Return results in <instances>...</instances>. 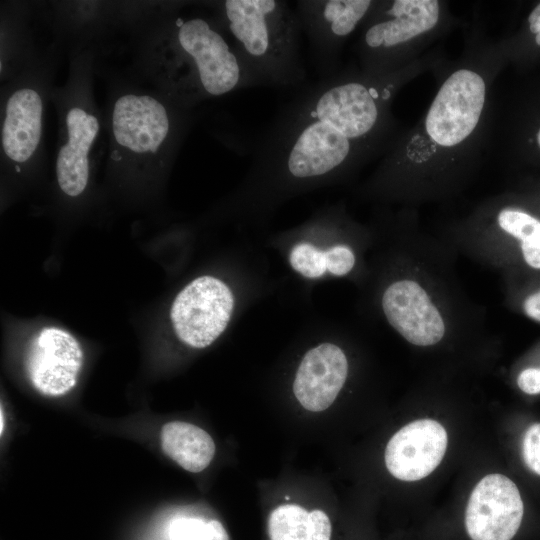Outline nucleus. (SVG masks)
I'll return each mask as SVG.
<instances>
[{"mask_svg":"<svg viewBox=\"0 0 540 540\" xmlns=\"http://www.w3.org/2000/svg\"><path fill=\"white\" fill-rule=\"evenodd\" d=\"M57 46L36 50L1 88L0 157L4 167L22 174L44 155L45 108L54 88Z\"/></svg>","mask_w":540,"mask_h":540,"instance_id":"nucleus-4","label":"nucleus"},{"mask_svg":"<svg viewBox=\"0 0 540 540\" xmlns=\"http://www.w3.org/2000/svg\"><path fill=\"white\" fill-rule=\"evenodd\" d=\"M530 31L534 33L535 41L540 46V3L534 8L528 18Z\"/></svg>","mask_w":540,"mask_h":540,"instance_id":"nucleus-23","label":"nucleus"},{"mask_svg":"<svg viewBox=\"0 0 540 540\" xmlns=\"http://www.w3.org/2000/svg\"><path fill=\"white\" fill-rule=\"evenodd\" d=\"M370 0H299L295 6L321 78L335 74L341 44L367 15Z\"/></svg>","mask_w":540,"mask_h":540,"instance_id":"nucleus-6","label":"nucleus"},{"mask_svg":"<svg viewBox=\"0 0 540 540\" xmlns=\"http://www.w3.org/2000/svg\"><path fill=\"white\" fill-rule=\"evenodd\" d=\"M331 522L321 510L307 511L295 504L274 509L268 519L270 540H330Z\"/></svg>","mask_w":540,"mask_h":540,"instance_id":"nucleus-15","label":"nucleus"},{"mask_svg":"<svg viewBox=\"0 0 540 540\" xmlns=\"http://www.w3.org/2000/svg\"><path fill=\"white\" fill-rule=\"evenodd\" d=\"M390 86L332 75L306 86L282 106L253 155L244 202L281 195L340 174L354 157V143L375 131L380 100Z\"/></svg>","mask_w":540,"mask_h":540,"instance_id":"nucleus-1","label":"nucleus"},{"mask_svg":"<svg viewBox=\"0 0 540 540\" xmlns=\"http://www.w3.org/2000/svg\"><path fill=\"white\" fill-rule=\"evenodd\" d=\"M537 141H538V144H539V146H540V130H539V132H538V134H537Z\"/></svg>","mask_w":540,"mask_h":540,"instance_id":"nucleus-25","label":"nucleus"},{"mask_svg":"<svg viewBox=\"0 0 540 540\" xmlns=\"http://www.w3.org/2000/svg\"><path fill=\"white\" fill-rule=\"evenodd\" d=\"M194 540H229L224 526L217 520L206 522Z\"/></svg>","mask_w":540,"mask_h":540,"instance_id":"nucleus-21","label":"nucleus"},{"mask_svg":"<svg viewBox=\"0 0 540 540\" xmlns=\"http://www.w3.org/2000/svg\"><path fill=\"white\" fill-rule=\"evenodd\" d=\"M381 304L389 324L409 343L432 346L444 337L443 317L417 281L400 279L392 282L385 289Z\"/></svg>","mask_w":540,"mask_h":540,"instance_id":"nucleus-10","label":"nucleus"},{"mask_svg":"<svg viewBox=\"0 0 540 540\" xmlns=\"http://www.w3.org/2000/svg\"><path fill=\"white\" fill-rule=\"evenodd\" d=\"M0 415H1V416H0V418H1V423H0L1 428H0V433L2 434V433H3V425H4V423H3V411H2V409H1V414H0Z\"/></svg>","mask_w":540,"mask_h":540,"instance_id":"nucleus-24","label":"nucleus"},{"mask_svg":"<svg viewBox=\"0 0 540 540\" xmlns=\"http://www.w3.org/2000/svg\"><path fill=\"white\" fill-rule=\"evenodd\" d=\"M518 387L526 394L540 393V368H527L517 378Z\"/></svg>","mask_w":540,"mask_h":540,"instance_id":"nucleus-20","label":"nucleus"},{"mask_svg":"<svg viewBox=\"0 0 540 540\" xmlns=\"http://www.w3.org/2000/svg\"><path fill=\"white\" fill-rule=\"evenodd\" d=\"M522 452L526 466L540 476V423H534L526 430Z\"/></svg>","mask_w":540,"mask_h":540,"instance_id":"nucleus-18","label":"nucleus"},{"mask_svg":"<svg viewBox=\"0 0 540 540\" xmlns=\"http://www.w3.org/2000/svg\"><path fill=\"white\" fill-rule=\"evenodd\" d=\"M234 296L222 280L200 276L175 297L170 318L177 337L201 349L211 345L227 328L234 309Z\"/></svg>","mask_w":540,"mask_h":540,"instance_id":"nucleus-5","label":"nucleus"},{"mask_svg":"<svg viewBox=\"0 0 540 540\" xmlns=\"http://www.w3.org/2000/svg\"><path fill=\"white\" fill-rule=\"evenodd\" d=\"M523 308L528 317L540 322V290L525 299Z\"/></svg>","mask_w":540,"mask_h":540,"instance_id":"nucleus-22","label":"nucleus"},{"mask_svg":"<svg viewBox=\"0 0 540 540\" xmlns=\"http://www.w3.org/2000/svg\"><path fill=\"white\" fill-rule=\"evenodd\" d=\"M523 517L524 504L516 484L502 474H489L468 499L463 530L468 540H513Z\"/></svg>","mask_w":540,"mask_h":540,"instance_id":"nucleus-8","label":"nucleus"},{"mask_svg":"<svg viewBox=\"0 0 540 540\" xmlns=\"http://www.w3.org/2000/svg\"><path fill=\"white\" fill-rule=\"evenodd\" d=\"M202 4V3H201ZM184 2L144 10L133 28L132 76L194 110L201 102L262 86L216 17Z\"/></svg>","mask_w":540,"mask_h":540,"instance_id":"nucleus-2","label":"nucleus"},{"mask_svg":"<svg viewBox=\"0 0 540 540\" xmlns=\"http://www.w3.org/2000/svg\"><path fill=\"white\" fill-rule=\"evenodd\" d=\"M220 22L262 86L300 87L306 71L300 57L301 26L283 0L201 2Z\"/></svg>","mask_w":540,"mask_h":540,"instance_id":"nucleus-3","label":"nucleus"},{"mask_svg":"<svg viewBox=\"0 0 540 540\" xmlns=\"http://www.w3.org/2000/svg\"><path fill=\"white\" fill-rule=\"evenodd\" d=\"M348 375L344 351L333 343H321L303 356L293 382V393L307 410L327 409L341 391Z\"/></svg>","mask_w":540,"mask_h":540,"instance_id":"nucleus-12","label":"nucleus"},{"mask_svg":"<svg viewBox=\"0 0 540 540\" xmlns=\"http://www.w3.org/2000/svg\"><path fill=\"white\" fill-rule=\"evenodd\" d=\"M500 228L520 241L525 262L540 269V221L517 209H503L497 217Z\"/></svg>","mask_w":540,"mask_h":540,"instance_id":"nucleus-17","label":"nucleus"},{"mask_svg":"<svg viewBox=\"0 0 540 540\" xmlns=\"http://www.w3.org/2000/svg\"><path fill=\"white\" fill-rule=\"evenodd\" d=\"M486 87L483 78L468 69L454 72L442 85L428 111L425 127L441 146H454L477 126Z\"/></svg>","mask_w":540,"mask_h":540,"instance_id":"nucleus-7","label":"nucleus"},{"mask_svg":"<svg viewBox=\"0 0 540 540\" xmlns=\"http://www.w3.org/2000/svg\"><path fill=\"white\" fill-rule=\"evenodd\" d=\"M384 14L387 18L365 31L364 45L370 51L391 49L431 30L439 19V4L435 0H396Z\"/></svg>","mask_w":540,"mask_h":540,"instance_id":"nucleus-13","label":"nucleus"},{"mask_svg":"<svg viewBox=\"0 0 540 540\" xmlns=\"http://www.w3.org/2000/svg\"><path fill=\"white\" fill-rule=\"evenodd\" d=\"M83 364L79 342L67 331L43 328L31 341L26 369L33 386L46 396H61L77 383Z\"/></svg>","mask_w":540,"mask_h":540,"instance_id":"nucleus-9","label":"nucleus"},{"mask_svg":"<svg viewBox=\"0 0 540 540\" xmlns=\"http://www.w3.org/2000/svg\"><path fill=\"white\" fill-rule=\"evenodd\" d=\"M448 443L445 428L432 419L413 421L398 430L385 450V464L395 478L417 481L442 461Z\"/></svg>","mask_w":540,"mask_h":540,"instance_id":"nucleus-11","label":"nucleus"},{"mask_svg":"<svg viewBox=\"0 0 540 540\" xmlns=\"http://www.w3.org/2000/svg\"><path fill=\"white\" fill-rule=\"evenodd\" d=\"M161 446L165 454L183 469L200 472L212 461L215 443L202 428L187 422L173 421L161 431Z\"/></svg>","mask_w":540,"mask_h":540,"instance_id":"nucleus-14","label":"nucleus"},{"mask_svg":"<svg viewBox=\"0 0 540 540\" xmlns=\"http://www.w3.org/2000/svg\"><path fill=\"white\" fill-rule=\"evenodd\" d=\"M289 262L293 270L303 277L316 279L326 272L335 276L348 274L355 265V255L344 245L321 250L311 243L301 242L291 249Z\"/></svg>","mask_w":540,"mask_h":540,"instance_id":"nucleus-16","label":"nucleus"},{"mask_svg":"<svg viewBox=\"0 0 540 540\" xmlns=\"http://www.w3.org/2000/svg\"><path fill=\"white\" fill-rule=\"evenodd\" d=\"M206 522L195 517H179L171 522L169 534L171 540H194Z\"/></svg>","mask_w":540,"mask_h":540,"instance_id":"nucleus-19","label":"nucleus"}]
</instances>
